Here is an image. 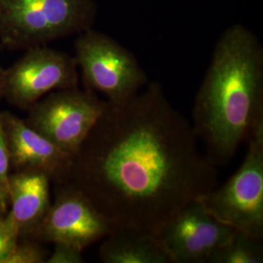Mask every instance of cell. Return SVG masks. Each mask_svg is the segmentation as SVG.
I'll use <instances>...</instances> for the list:
<instances>
[{
    "label": "cell",
    "instance_id": "cell-1",
    "mask_svg": "<svg viewBox=\"0 0 263 263\" xmlns=\"http://www.w3.org/2000/svg\"><path fill=\"white\" fill-rule=\"evenodd\" d=\"M192 124L158 82L119 105L108 104L73 158L69 180L114 229L156 234L218 184Z\"/></svg>",
    "mask_w": 263,
    "mask_h": 263
},
{
    "label": "cell",
    "instance_id": "cell-2",
    "mask_svg": "<svg viewBox=\"0 0 263 263\" xmlns=\"http://www.w3.org/2000/svg\"><path fill=\"white\" fill-rule=\"evenodd\" d=\"M263 122V48L235 24L218 38L198 90L192 127L217 167L226 166Z\"/></svg>",
    "mask_w": 263,
    "mask_h": 263
},
{
    "label": "cell",
    "instance_id": "cell-3",
    "mask_svg": "<svg viewBox=\"0 0 263 263\" xmlns=\"http://www.w3.org/2000/svg\"><path fill=\"white\" fill-rule=\"evenodd\" d=\"M95 0H0V44L20 50L47 45L93 28Z\"/></svg>",
    "mask_w": 263,
    "mask_h": 263
},
{
    "label": "cell",
    "instance_id": "cell-4",
    "mask_svg": "<svg viewBox=\"0 0 263 263\" xmlns=\"http://www.w3.org/2000/svg\"><path fill=\"white\" fill-rule=\"evenodd\" d=\"M74 50L85 88L103 95L109 104L127 103L148 83L134 54L93 28L77 34Z\"/></svg>",
    "mask_w": 263,
    "mask_h": 263
},
{
    "label": "cell",
    "instance_id": "cell-5",
    "mask_svg": "<svg viewBox=\"0 0 263 263\" xmlns=\"http://www.w3.org/2000/svg\"><path fill=\"white\" fill-rule=\"evenodd\" d=\"M244 160L221 186L198 198L217 220L249 235L263 237V122L247 140Z\"/></svg>",
    "mask_w": 263,
    "mask_h": 263
},
{
    "label": "cell",
    "instance_id": "cell-6",
    "mask_svg": "<svg viewBox=\"0 0 263 263\" xmlns=\"http://www.w3.org/2000/svg\"><path fill=\"white\" fill-rule=\"evenodd\" d=\"M107 105L104 99L86 88L58 90L31 105L25 121L74 157Z\"/></svg>",
    "mask_w": 263,
    "mask_h": 263
},
{
    "label": "cell",
    "instance_id": "cell-7",
    "mask_svg": "<svg viewBox=\"0 0 263 263\" xmlns=\"http://www.w3.org/2000/svg\"><path fill=\"white\" fill-rule=\"evenodd\" d=\"M79 70L74 56L47 45L25 50V54L4 69L3 98L28 109L54 91L78 87Z\"/></svg>",
    "mask_w": 263,
    "mask_h": 263
},
{
    "label": "cell",
    "instance_id": "cell-8",
    "mask_svg": "<svg viewBox=\"0 0 263 263\" xmlns=\"http://www.w3.org/2000/svg\"><path fill=\"white\" fill-rule=\"evenodd\" d=\"M58 184L55 202L33 232L36 239L84 250L112 232L114 227L79 188L70 181Z\"/></svg>",
    "mask_w": 263,
    "mask_h": 263
},
{
    "label": "cell",
    "instance_id": "cell-9",
    "mask_svg": "<svg viewBox=\"0 0 263 263\" xmlns=\"http://www.w3.org/2000/svg\"><path fill=\"white\" fill-rule=\"evenodd\" d=\"M195 200L155 234L171 263H207L210 256L234 234Z\"/></svg>",
    "mask_w": 263,
    "mask_h": 263
},
{
    "label": "cell",
    "instance_id": "cell-10",
    "mask_svg": "<svg viewBox=\"0 0 263 263\" xmlns=\"http://www.w3.org/2000/svg\"><path fill=\"white\" fill-rule=\"evenodd\" d=\"M0 113L12 167L18 171L45 173L57 183L69 180L73 156L59 148L18 116Z\"/></svg>",
    "mask_w": 263,
    "mask_h": 263
},
{
    "label": "cell",
    "instance_id": "cell-11",
    "mask_svg": "<svg viewBox=\"0 0 263 263\" xmlns=\"http://www.w3.org/2000/svg\"><path fill=\"white\" fill-rule=\"evenodd\" d=\"M52 179L38 171H18L8 179L9 213L23 233L33 234L51 206Z\"/></svg>",
    "mask_w": 263,
    "mask_h": 263
},
{
    "label": "cell",
    "instance_id": "cell-12",
    "mask_svg": "<svg viewBox=\"0 0 263 263\" xmlns=\"http://www.w3.org/2000/svg\"><path fill=\"white\" fill-rule=\"evenodd\" d=\"M99 254L104 263H171L156 236L134 229H114Z\"/></svg>",
    "mask_w": 263,
    "mask_h": 263
},
{
    "label": "cell",
    "instance_id": "cell-13",
    "mask_svg": "<svg viewBox=\"0 0 263 263\" xmlns=\"http://www.w3.org/2000/svg\"><path fill=\"white\" fill-rule=\"evenodd\" d=\"M262 238L236 230L231 238L210 256L207 263H262Z\"/></svg>",
    "mask_w": 263,
    "mask_h": 263
},
{
    "label": "cell",
    "instance_id": "cell-14",
    "mask_svg": "<svg viewBox=\"0 0 263 263\" xmlns=\"http://www.w3.org/2000/svg\"><path fill=\"white\" fill-rule=\"evenodd\" d=\"M48 255L39 245L31 242L20 244L18 242L1 263H43L46 262Z\"/></svg>",
    "mask_w": 263,
    "mask_h": 263
},
{
    "label": "cell",
    "instance_id": "cell-15",
    "mask_svg": "<svg viewBox=\"0 0 263 263\" xmlns=\"http://www.w3.org/2000/svg\"><path fill=\"white\" fill-rule=\"evenodd\" d=\"M20 236L19 227L9 213L0 216V263L19 242Z\"/></svg>",
    "mask_w": 263,
    "mask_h": 263
},
{
    "label": "cell",
    "instance_id": "cell-16",
    "mask_svg": "<svg viewBox=\"0 0 263 263\" xmlns=\"http://www.w3.org/2000/svg\"><path fill=\"white\" fill-rule=\"evenodd\" d=\"M9 149L6 134L0 113V194L8 201V179L10 176Z\"/></svg>",
    "mask_w": 263,
    "mask_h": 263
},
{
    "label": "cell",
    "instance_id": "cell-17",
    "mask_svg": "<svg viewBox=\"0 0 263 263\" xmlns=\"http://www.w3.org/2000/svg\"><path fill=\"white\" fill-rule=\"evenodd\" d=\"M53 252L48 255L47 263L84 262L83 250L66 243H55Z\"/></svg>",
    "mask_w": 263,
    "mask_h": 263
},
{
    "label": "cell",
    "instance_id": "cell-18",
    "mask_svg": "<svg viewBox=\"0 0 263 263\" xmlns=\"http://www.w3.org/2000/svg\"><path fill=\"white\" fill-rule=\"evenodd\" d=\"M7 205H8L7 199H5L0 194V216H4L8 212Z\"/></svg>",
    "mask_w": 263,
    "mask_h": 263
},
{
    "label": "cell",
    "instance_id": "cell-19",
    "mask_svg": "<svg viewBox=\"0 0 263 263\" xmlns=\"http://www.w3.org/2000/svg\"><path fill=\"white\" fill-rule=\"evenodd\" d=\"M3 74H4V68L0 66V100L3 98Z\"/></svg>",
    "mask_w": 263,
    "mask_h": 263
}]
</instances>
